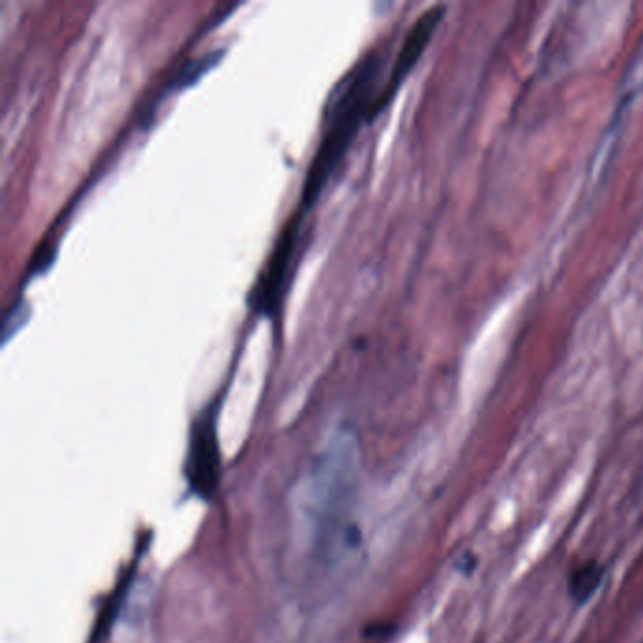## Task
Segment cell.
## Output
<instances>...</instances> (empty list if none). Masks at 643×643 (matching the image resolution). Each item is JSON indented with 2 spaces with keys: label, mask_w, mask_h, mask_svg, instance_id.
<instances>
[{
  "label": "cell",
  "mask_w": 643,
  "mask_h": 643,
  "mask_svg": "<svg viewBox=\"0 0 643 643\" xmlns=\"http://www.w3.org/2000/svg\"><path fill=\"white\" fill-rule=\"evenodd\" d=\"M360 455L354 432L338 431L317 451L295 491L303 544L323 565H335L359 544L355 508Z\"/></svg>",
  "instance_id": "obj_1"
},
{
  "label": "cell",
  "mask_w": 643,
  "mask_h": 643,
  "mask_svg": "<svg viewBox=\"0 0 643 643\" xmlns=\"http://www.w3.org/2000/svg\"><path fill=\"white\" fill-rule=\"evenodd\" d=\"M386 66V52L373 48L349 68L336 84L327 103L325 133L309 162L308 175L301 193V210L306 213L316 204L323 189L335 175L344 155L359 133L365 119L376 116V104L380 98L378 80Z\"/></svg>",
  "instance_id": "obj_2"
},
{
  "label": "cell",
  "mask_w": 643,
  "mask_h": 643,
  "mask_svg": "<svg viewBox=\"0 0 643 643\" xmlns=\"http://www.w3.org/2000/svg\"><path fill=\"white\" fill-rule=\"evenodd\" d=\"M301 219H303V213L296 210L295 215L285 223L284 231L280 234L271 259H268V264L264 266L263 276L259 277L257 285H255L251 303L257 312L266 314V316H272L276 312L282 296H284L291 261L295 255L296 240H298V232H301Z\"/></svg>",
  "instance_id": "obj_3"
},
{
  "label": "cell",
  "mask_w": 643,
  "mask_h": 643,
  "mask_svg": "<svg viewBox=\"0 0 643 643\" xmlns=\"http://www.w3.org/2000/svg\"><path fill=\"white\" fill-rule=\"evenodd\" d=\"M187 477L193 485L194 493L204 498H210L218 489L219 444L212 412L204 413L199 421H194L187 457Z\"/></svg>",
  "instance_id": "obj_4"
},
{
  "label": "cell",
  "mask_w": 643,
  "mask_h": 643,
  "mask_svg": "<svg viewBox=\"0 0 643 643\" xmlns=\"http://www.w3.org/2000/svg\"><path fill=\"white\" fill-rule=\"evenodd\" d=\"M445 8L434 7L426 10L415 23H413L410 33L405 36L404 42L400 45L399 55L394 59L393 71L391 76L380 91V98L376 104V114L386 108L389 101L393 98L394 93L399 91L400 85L404 84L405 77L410 76L413 66L418 65L419 57L423 55L426 45L431 42L432 36L436 33L440 21L444 20Z\"/></svg>",
  "instance_id": "obj_5"
},
{
  "label": "cell",
  "mask_w": 643,
  "mask_h": 643,
  "mask_svg": "<svg viewBox=\"0 0 643 643\" xmlns=\"http://www.w3.org/2000/svg\"><path fill=\"white\" fill-rule=\"evenodd\" d=\"M604 573V567L599 560H583L581 565L573 568L568 578V594L572 597L573 602L587 604L592 599V594L602 586Z\"/></svg>",
  "instance_id": "obj_6"
},
{
  "label": "cell",
  "mask_w": 643,
  "mask_h": 643,
  "mask_svg": "<svg viewBox=\"0 0 643 643\" xmlns=\"http://www.w3.org/2000/svg\"><path fill=\"white\" fill-rule=\"evenodd\" d=\"M221 55H223V52L219 50V52H210L207 55H202V57L187 61L186 65H181L180 71L176 72L172 80L168 82V87L170 89H181V87L194 84L204 72L210 71L218 63Z\"/></svg>",
  "instance_id": "obj_7"
},
{
  "label": "cell",
  "mask_w": 643,
  "mask_h": 643,
  "mask_svg": "<svg viewBox=\"0 0 643 643\" xmlns=\"http://www.w3.org/2000/svg\"><path fill=\"white\" fill-rule=\"evenodd\" d=\"M27 319H29V306L23 301L13 303L4 316V322H2V341L7 344L25 325Z\"/></svg>",
  "instance_id": "obj_8"
},
{
  "label": "cell",
  "mask_w": 643,
  "mask_h": 643,
  "mask_svg": "<svg viewBox=\"0 0 643 643\" xmlns=\"http://www.w3.org/2000/svg\"><path fill=\"white\" fill-rule=\"evenodd\" d=\"M53 255H55V247H52L50 242H42V244L34 251L33 261H31V266H29V276H33L36 272L44 271L50 266L53 261Z\"/></svg>",
  "instance_id": "obj_9"
}]
</instances>
